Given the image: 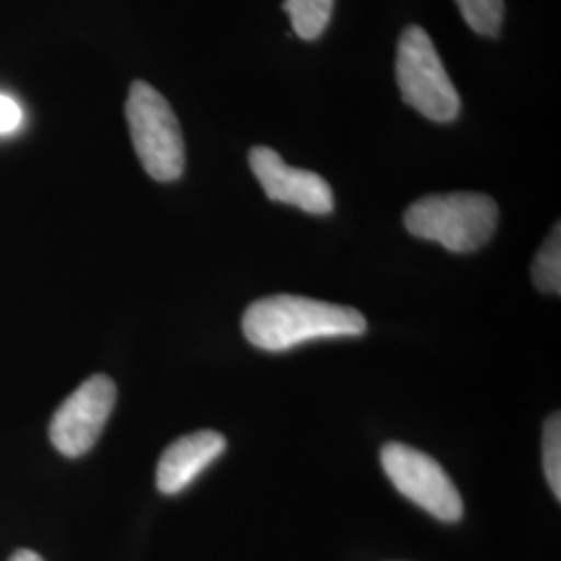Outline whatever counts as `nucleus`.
<instances>
[{"label":"nucleus","mask_w":561,"mask_h":561,"mask_svg":"<svg viewBox=\"0 0 561 561\" xmlns=\"http://www.w3.org/2000/svg\"><path fill=\"white\" fill-rule=\"evenodd\" d=\"M250 169L261 181L264 194L273 202L298 206L310 215H331L335 196L319 173L289 167L273 148L256 146L250 150Z\"/></svg>","instance_id":"0eeeda50"},{"label":"nucleus","mask_w":561,"mask_h":561,"mask_svg":"<svg viewBox=\"0 0 561 561\" xmlns=\"http://www.w3.org/2000/svg\"><path fill=\"white\" fill-rule=\"evenodd\" d=\"M533 280L542 294H561V233L560 225L553 227L549 238L533 262Z\"/></svg>","instance_id":"9d476101"},{"label":"nucleus","mask_w":561,"mask_h":561,"mask_svg":"<svg viewBox=\"0 0 561 561\" xmlns=\"http://www.w3.org/2000/svg\"><path fill=\"white\" fill-rule=\"evenodd\" d=\"M396 78L401 99L414 111H419L422 117L437 123L458 119L460 94L445 71V65L431 36L419 25H410L401 32Z\"/></svg>","instance_id":"20e7f679"},{"label":"nucleus","mask_w":561,"mask_h":561,"mask_svg":"<svg viewBox=\"0 0 561 561\" xmlns=\"http://www.w3.org/2000/svg\"><path fill=\"white\" fill-rule=\"evenodd\" d=\"M461 18L481 36H497L502 30L505 2L503 0H456Z\"/></svg>","instance_id":"9b49d317"},{"label":"nucleus","mask_w":561,"mask_h":561,"mask_svg":"<svg viewBox=\"0 0 561 561\" xmlns=\"http://www.w3.org/2000/svg\"><path fill=\"white\" fill-rule=\"evenodd\" d=\"M245 340L264 352H285L306 341L358 337L366 319L356 308L300 296L254 301L241 321Z\"/></svg>","instance_id":"f257e3e1"},{"label":"nucleus","mask_w":561,"mask_h":561,"mask_svg":"<svg viewBox=\"0 0 561 561\" xmlns=\"http://www.w3.org/2000/svg\"><path fill=\"white\" fill-rule=\"evenodd\" d=\"M23 125V108L20 102L0 94V136H11Z\"/></svg>","instance_id":"ddd939ff"},{"label":"nucleus","mask_w":561,"mask_h":561,"mask_svg":"<svg viewBox=\"0 0 561 561\" xmlns=\"http://www.w3.org/2000/svg\"><path fill=\"white\" fill-rule=\"evenodd\" d=\"M403 222L414 238L437 241L449 252L468 254L493 238L500 208L484 194H435L414 202L405 210Z\"/></svg>","instance_id":"f03ea898"},{"label":"nucleus","mask_w":561,"mask_h":561,"mask_svg":"<svg viewBox=\"0 0 561 561\" xmlns=\"http://www.w3.org/2000/svg\"><path fill=\"white\" fill-rule=\"evenodd\" d=\"M125 117L144 171L162 183L180 180L185 169V144L180 121L161 92L146 81H134Z\"/></svg>","instance_id":"7ed1b4c3"},{"label":"nucleus","mask_w":561,"mask_h":561,"mask_svg":"<svg viewBox=\"0 0 561 561\" xmlns=\"http://www.w3.org/2000/svg\"><path fill=\"white\" fill-rule=\"evenodd\" d=\"M542 466L545 479L553 495L561 500V421L560 414L549 416L542 428Z\"/></svg>","instance_id":"f8f14e48"},{"label":"nucleus","mask_w":561,"mask_h":561,"mask_svg":"<svg viewBox=\"0 0 561 561\" xmlns=\"http://www.w3.org/2000/svg\"><path fill=\"white\" fill-rule=\"evenodd\" d=\"M117 401V385L94 375L60 403L50 422V442L67 458H80L99 442Z\"/></svg>","instance_id":"423d86ee"},{"label":"nucleus","mask_w":561,"mask_h":561,"mask_svg":"<svg viewBox=\"0 0 561 561\" xmlns=\"http://www.w3.org/2000/svg\"><path fill=\"white\" fill-rule=\"evenodd\" d=\"M9 561H44L42 560L38 553H34V551H27V549H20V551H15L13 556H11V560Z\"/></svg>","instance_id":"4468645a"},{"label":"nucleus","mask_w":561,"mask_h":561,"mask_svg":"<svg viewBox=\"0 0 561 561\" xmlns=\"http://www.w3.org/2000/svg\"><path fill=\"white\" fill-rule=\"evenodd\" d=\"M335 0H285L283 11L289 15L294 32L304 41L321 38L333 18Z\"/></svg>","instance_id":"1a4fd4ad"},{"label":"nucleus","mask_w":561,"mask_h":561,"mask_svg":"<svg viewBox=\"0 0 561 561\" xmlns=\"http://www.w3.org/2000/svg\"><path fill=\"white\" fill-rule=\"evenodd\" d=\"M381 463L401 495L437 520L458 522L463 516V502L456 484L431 456L403 443H387Z\"/></svg>","instance_id":"39448f33"},{"label":"nucleus","mask_w":561,"mask_h":561,"mask_svg":"<svg viewBox=\"0 0 561 561\" xmlns=\"http://www.w3.org/2000/svg\"><path fill=\"white\" fill-rule=\"evenodd\" d=\"M227 442L217 431H198L171 443L159 460L157 486L164 495H178L221 458Z\"/></svg>","instance_id":"6e6552de"}]
</instances>
